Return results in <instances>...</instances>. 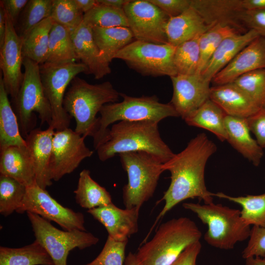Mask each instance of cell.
<instances>
[{"instance_id":"484cf974","label":"cell","mask_w":265,"mask_h":265,"mask_svg":"<svg viewBox=\"0 0 265 265\" xmlns=\"http://www.w3.org/2000/svg\"><path fill=\"white\" fill-rule=\"evenodd\" d=\"M211 27L190 6L181 14L169 18L165 29L168 43L177 47L201 35Z\"/></svg>"},{"instance_id":"681fc988","label":"cell","mask_w":265,"mask_h":265,"mask_svg":"<svg viewBox=\"0 0 265 265\" xmlns=\"http://www.w3.org/2000/svg\"><path fill=\"white\" fill-rule=\"evenodd\" d=\"M244 10H265V0H242Z\"/></svg>"},{"instance_id":"f907efd6","label":"cell","mask_w":265,"mask_h":265,"mask_svg":"<svg viewBox=\"0 0 265 265\" xmlns=\"http://www.w3.org/2000/svg\"><path fill=\"white\" fill-rule=\"evenodd\" d=\"M74 1L84 14L98 4L97 0H74Z\"/></svg>"},{"instance_id":"9a60e30c","label":"cell","mask_w":265,"mask_h":265,"mask_svg":"<svg viewBox=\"0 0 265 265\" xmlns=\"http://www.w3.org/2000/svg\"><path fill=\"white\" fill-rule=\"evenodd\" d=\"M5 16L6 33L3 45L0 49V68L5 89L13 99L16 97L23 80L22 66L24 56L22 39L6 13Z\"/></svg>"},{"instance_id":"db71d44e","label":"cell","mask_w":265,"mask_h":265,"mask_svg":"<svg viewBox=\"0 0 265 265\" xmlns=\"http://www.w3.org/2000/svg\"><path fill=\"white\" fill-rule=\"evenodd\" d=\"M245 260V265H265V257H251Z\"/></svg>"},{"instance_id":"ba28073f","label":"cell","mask_w":265,"mask_h":265,"mask_svg":"<svg viewBox=\"0 0 265 265\" xmlns=\"http://www.w3.org/2000/svg\"><path fill=\"white\" fill-rule=\"evenodd\" d=\"M128 176L123 187L125 208H141L154 195L162 173V163L154 156L143 151L118 155Z\"/></svg>"},{"instance_id":"f1b7e54d","label":"cell","mask_w":265,"mask_h":265,"mask_svg":"<svg viewBox=\"0 0 265 265\" xmlns=\"http://www.w3.org/2000/svg\"><path fill=\"white\" fill-rule=\"evenodd\" d=\"M226 114L210 98L184 120L189 126L213 133L220 141H227L224 119Z\"/></svg>"},{"instance_id":"f546056e","label":"cell","mask_w":265,"mask_h":265,"mask_svg":"<svg viewBox=\"0 0 265 265\" xmlns=\"http://www.w3.org/2000/svg\"><path fill=\"white\" fill-rule=\"evenodd\" d=\"M0 265H55L37 240L19 248L0 246Z\"/></svg>"},{"instance_id":"7402d4cb","label":"cell","mask_w":265,"mask_h":265,"mask_svg":"<svg viewBox=\"0 0 265 265\" xmlns=\"http://www.w3.org/2000/svg\"><path fill=\"white\" fill-rule=\"evenodd\" d=\"M191 6L210 26L217 24H227L245 32L239 21L240 13L244 10L242 0H191Z\"/></svg>"},{"instance_id":"bcb514c9","label":"cell","mask_w":265,"mask_h":265,"mask_svg":"<svg viewBox=\"0 0 265 265\" xmlns=\"http://www.w3.org/2000/svg\"><path fill=\"white\" fill-rule=\"evenodd\" d=\"M169 17L177 16L191 6V0H149Z\"/></svg>"},{"instance_id":"4fadbf2b","label":"cell","mask_w":265,"mask_h":265,"mask_svg":"<svg viewBox=\"0 0 265 265\" xmlns=\"http://www.w3.org/2000/svg\"><path fill=\"white\" fill-rule=\"evenodd\" d=\"M123 9L135 40L168 43L165 29L170 17L160 8L149 0H130Z\"/></svg>"},{"instance_id":"b9f144b4","label":"cell","mask_w":265,"mask_h":265,"mask_svg":"<svg viewBox=\"0 0 265 265\" xmlns=\"http://www.w3.org/2000/svg\"><path fill=\"white\" fill-rule=\"evenodd\" d=\"M128 242L118 241L108 236L98 256L92 262L83 265H124Z\"/></svg>"},{"instance_id":"4316f807","label":"cell","mask_w":265,"mask_h":265,"mask_svg":"<svg viewBox=\"0 0 265 265\" xmlns=\"http://www.w3.org/2000/svg\"><path fill=\"white\" fill-rule=\"evenodd\" d=\"M26 146L18 119L0 77V151L10 146Z\"/></svg>"},{"instance_id":"11a10c76","label":"cell","mask_w":265,"mask_h":265,"mask_svg":"<svg viewBox=\"0 0 265 265\" xmlns=\"http://www.w3.org/2000/svg\"><path fill=\"white\" fill-rule=\"evenodd\" d=\"M124 265H137L134 254L130 252L126 257Z\"/></svg>"},{"instance_id":"8fae6325","label":"cell","mask_w":265,"mask_h":265,"mask_svg":"<svg viewBox=\"0 0 265 265\" xmlns=\"http://www.w3.org/2000/svg\"><path fill=\"white\" fill-rule=\"evenodd\" d=\"M39 65L44 93L52 110V121L49 127L55 131L68 128L72 118L63 107L66 90L78 74H87V68L82 63L76 62L62 65L44 63Z\"/></svg>"},{"instance_id":"ee69618b","label":"cell","mask_w":265,"mask_h":265,"mask_svg":"<svg viewBox=\"0 0 265 265\" xmlns=\"http://www.w3.org/2000/svg\"><path fill=\"white\" fill-rule=\"evenodd\" d=\"M239 21L243 26L265 37V10H243L239 16Z\"/></svg>"},{"instance_id":"3957f363","label":"cell","mask_w":265,"mask_h":265,"mask_svg":"<svg viewBox=\"0 0 265 265\" xmlns=\"http://www.w3.org/2000/svg\"><path fill=\"white\" fill-rule=\"evenodd\" d=\"M70 84L63 100L64 108L75 119L77 133L85 138L93 137L98 129L97 113L104 105L117 102L120 92L109 81L93 84L76 77Z\"/></svg>"},{"instance_id":"8d00e7d4","label":"cell","mask_w":265,"mask_h":265,"mask_svg":"<svg viewBox=\"0 0 265 265\" xmlns=\"http://www.w3.org/2000/svg\"><path fill=\"white\" fill-rule=\"evenodd\" d=\"M83 23L91 27H129L127 18L123 8H114L99 2L96 6L84 14Z\"/></svg>"},{"instance_id":"60d3db41","label":"cell","mask_w":265,"mask_h":265,"mask_svg":"<svg viewBox=\"0 0 265 265\" xmlns=\"http://www.w3.org/2000/svg\"><path fill=\"white\" fill-rule=\"evenodd\" d=\"M232 83L243 90L259 107H265V69L245 74Z\"/></svg>"},{"instance_id":"30bf717a","label":"cell","mask_w":265,"mask_h":265,"mask_svg":"<svg viewBox=\"0 0 265 265\" xmlns=\"http://www.w3.org/2000/svg\"><path fill=\"white\" fill-rule=\"evenodd\" d=\"M176 47L135 40L115 55L143 76L158 77L178 75L174 63Z\"/></svg>"},{"instance_id":"cb8c5ba5","label":"cell","mask_w":265,"mask_h":265,"mask_svg":"<svg viewBox=\"0 0 265 265\" xmlns=\"http://www.w3.org/2000/svg\"><path fill=\"white\" fill-rule=\"evenodd\" d=\"M254 30L237 34L225 39L214 51L201 73L211 82L214 76L225 67L235 56L254 39L259 36Z\"/></svg>"},{"instance_id":"816d5d0a","label":"cell","mask_w":265,"mask_h":265,"mask_svg":"<svg viewBox=\"0 0 265 265\" xmlns=\"http://www.w3.org/2000/svg\"><path fill=\"white\" fill-rule=\"evenodd\" d=\"M6 33V16L3 8L0 6V49L2 48Z\"/></svg>"},{"instance_id":"7c38bea8","label":"cell","mask_w":265,"mask_h":265,"mask_svg":"<svg viewBox=\"0 0 265 265\" xmlns=\"http://www.w3.org/2000/svg\"><path fill=\"white\" fill-rule=\"evenodd\" d=\"M16 212L35 213L49 221H54L66 231H86L82 213L63 206L36 183L26 186L22 203Z\"/></svg>"},{"instance_id":"8992f818","label":"cell","mask_w":265,"mask_h":265,"mask_svg":"<svg viewBox=\"0 0 265 265\" xmlns=\"http://www.w3.org/2000/svg\"><path fill=\"white\" fill-rule=\"evenodd\" d=\"M184 209L195 213L208 226L204 239L211 246L223 250L233 249L237 243L248 238L251 228L240 215V211L221 204L184 203Z\"/></svg>"},{"instance_id":"f35d334b","label":"cell","mask_w":265,"mask_h":265,"mask_svg":"<svg viewBox=\"0 0 265 265\" xmlns=\"http://www.w3.org/2000/svg\"><path fill=\"white\" fill-rule=\"evenodd\" d=\"M26 186L17 180L0 175V213L7 216L21 206Z\"/></svg>"},{"instance_id":"ac0fdd59","label":"cell","mask_w":265,"mask_h":265,"mask_svg":"<svg viewBox=\"0 0 265 265\" xmlns=\"http://www.w3.org/2000/svg\"><path fill=\"white\" fill-rule=\"evenodd\" d=\"M265 69V37L259 36L241 50L212 81L216 85L233 82L250 72Z\"/></svg>"},{"instance_id":"9f6ffc18","label":"cell","mask_w":265,"mask_h":265,"mask_svg":"<svg viewBox=\"0 0 265 265\" xmlns=\"http://www.w3.org/2000/svg\"></svg>"},{"instance_id":"7bdbcfd3","label":"cell","mask_w":265,"mask_h":265,"mask_svg":"<svg viewBox=\"0 0 265 265\" xmlns=\"http://www.w3.org/2000/svg\"><path fill=\"white\" fill-rule=\"evenodd\" d=\"M265 257V227L253 226L248 243L242 252V257Z\"/></svg>"},{"instance_id":"e575fe53","label":"cell","mask_w":265,"mask_h":265,"mask_svg":"<svg viewBox=\"0 0 265 265\" xmlns=\"http://www.w3.org/2000/svg\"><path fill=\"white\" fill-rule=\"evenodd\" d=\"M244 33L227 24H217L200 35V61L198 73L201 74L212 53L221 43L228 37Z\"/></svg>"},{"instance_id":"f6af8a7d","label":"cell","mask_w":265,"mask_h":265,"mask_svg":"<svg viewBox=\"0 0 265 265\" xmlns=\"http://www.w3.org/2000/svg\"><path fill=\"white\" fill-rule=\"evenodd\" d=\"M251 132L256 138L259 145L265 148V107L260 108L257 112L246 118Z\"/></svg>"},{"instance_id":"44dd1931","label":"cell","mask_w":265,"mask_h":265,"mask_svg":"<svg viewBox=\"0 0 265 265\" xmlns=\"http://www.w3.org/2000/svg\"><path fill=\"white\" fill-rule=\"evenodd\" d=\"M209 98L226 115L231 116L247 118L261 108L233 83L211 87Z\"/></svg>"},{"instance_id":"52a82bcc","label":"cell","mask_w":265,"mask_h":265,"mask_svg":"<svg viewBox=\"0 0 265 265\" xmlns=\"http://www.w3.org/2000/svg\"><path fill=\"white\" fill-rule=\"evenodd\" d=\"M23 81L15 98L12 99V108L16 115L21 134L25 138L35 129L36 117L38 114L41 125H51L52 114L50 104L44 91L41 80L40 65L27 58L23 60Z\"/></svg>"},{"instance_id":"1f68e13d","label":"cell","mask_w":265,"mask_h":265,"mask_svg":"<svg viewBox=\"0 0 265 265\" xmlns=\"http://www.w3.org/2000/svg\"><path fill=\"white\" fill-rule=\"evenodd\" d=\"M53 23L51 17L47 18L21 38L24 58H29L39 65L45 63L50 32Z\"/></svg>"},{"instance_id":"277c9868","label":"cell","mask_w":265,"mask_h":265,"mask_svg":"<svg viewBox=\"0 0 265 265\" xmlns=\"http://www.w3.org/2000/svg\"><path fill=\"white\" fill-rule=\"evenodd\" d=\"M202 233L186 217L162 223L153 238L143 243L134 254L137 265H169L189 245L200 241Z\"/></svg>"},{"instance_id":"d6986e66","label":"cell","mask_w":265,"mask_h":265,"mask_svg":"<svg viewBox=\"0 0 265 265\" xmlns=\"http://www.w3.org/2000/svg\"><path fill=\"white\" fill-rule=\"evenodd\" d=\"M55 130L50 127L45 130L35 129L25 138L35 173L36 184L43 189L52 185L50 163Z\"/></svg>"},{"instance_id":"5bb4252c","label":"cell","mask_w":265,"mask_h":265,"mask_svg":"<svg viewBox=\"0 0 265 265\" xmlns=\"http://www.w3.org/2000/svg\"><path fill=\"white\" fill-rule=\"evenodd\" d=\"M85 137L69 128L55 131L53 139L50 176L58 181L64 175L73 172L84 159L93 152L88 148Z\"/></svg>"},{"instance_id":"4dcf8cb0","label":"cell","mask_w":265,"mask_h":265,"mask_svg":"<svg viewBox=\"0 0 265 265\" xmlns=\"http://www.w3.org/2000/svg\"><path fill=\"white\" fill-rule=\"evenodd\" d=\"M77 60L71 32L63 26L53 22L50 32L45 63L62 65L74 62Z\"/></svg>"},{"instance_id":"f5cc1de1","label":"cell","mask_w":265,"mask_h":265,"mask_svg":"<svg viewBox=\"0 0 265 265\" xmlns=\"http://www.w3.org/2000/svg\"><path fill=\"white\" fill-rule=\"evenodd\" d=\"M130 0H97L98 2L106 6L117 8H123L125 5Z\"/></svg>"},{"instance_id":"74e56055","label":"cell","mask_w":265,"mask_h":265,"mask_svg":"<svg viewBox=\"0 0 265 265\" xmlns=\"http://www.w3.org/2000/svg\"><path fill=\"white\" fill-rule=\"evenodd\" d=\"M200 35L176 47L174 63L178 75L198 73L200 61Z\"/></svg>"},{"instance_id":"ffe728a7","label":"cell","mask_w":265,"mask_h":265,"mask_svg":"<svg viewBox=\"0 0 265 265\" xmlns=\"http://www.w3.org/2000/svg\"><path fill=\"white\" fill-rule=\"evenodd\" d=\"M71 34L77 60L87 67V74L98 80L111 73L110 63L103 58L95 42L91 26L83 22Z\"/></svg>"},{"instance_id":"ab89813d","label":"cell","mask_w":265,"mask_h":265,"mask_svg":"<svg viewBox=\"0 0 265 265\" xmlns=\"http://www.w3.org/2000/svg\"><path fill=\"white\" fill-rule=\"evenodd\" d=\"M83 16L74 0H53L51 18L71 33L83 23Z\"/></svg>"},{"instance_id":"d4e9b609","label":"cell","mask_w":265,"mask_h":265,"mask_svg":"<svg viewBox=\"0 0 265 265\" xmlns=\"http://www.w3.org/2000/svg\"><path fill=\"white\" fill-rule=\"evenodd\" d=\"M224 124L227 141L254 166H258L264 155L263 149L251 136L246 118L226 115Z\"/></svg>"},{"instance_id":"836d02e7","label":"cell","mask_w":265,"mask_h":265,"mask_svg":"<svg viewBox=\"0 0 265 265\" xmlns=\"http://www.w3.org/2000/svg\"><path fill=\"white\" fill-rule=\"evenodd\" d=\"M215 196L241 206L240 215L247 225L265 227V193L234 197L219 192L215 193Z\"/></svg>"},{"instance_id":"c3c4849f","label":"cell","mask_w":265,"mask_h":265,"mask_svg":"<svg viewBox=\"0 0 265 265\" xmlns=\"http://www.w3.org/2000/svg\"><path fill=\"white\" fill-rule=\"evenodd\" d=\"M28 0H2L0 6L9 16L14 27Z\"/></svg>"},{"instance_id":"d590c367","label":"cell","mask_w":265,"mask_h":265,"mask_svg":"<svg viewBox=\"0 0 265 265\" xmlns=\"http://www.w3.org/2000/svg\"><path fill=\"white\" fill-rule=\"evenodd\" d=\"M53 0H29L23 10L15 26L22 38L31 28L45 19L51 17Z\"/></svg>"},{"instance_id":"5b68a950","label":"cell","mask_w":265,"mask_h":265,"mask_svg":"<svg viewBox=\"0 0 265 265\" xmlns=\"http://www.w3.org/2000/svg\"><path fill=\"white\" fill-rule=\"evenodd\" d=\"M120 95L122 101L106 104L99 112L98 131L93 137L96 150L108 140V127L116 122L151 120L159 123L167 117H180L170 103H160L156 95L132 97L122 93Z\"/></svg>"},{"instance_id":"7a4b0ae2","label":"cell","mask_w":265,"mask_h":265,"mask_svg":"<svg viewBox=\"0 0 265 265\" xmlns=\"http://www.w3.org/2000/svg\"><path fill=\"white\" fill-rule=\"evenodd\" d=\"M159 123L151 120L114 123L110 129L108 140L96 150L99 159L105 161L116 154L143 151L165 163L175 154L161 138Z\"/></svg>"},{"instance_id":"7dc6e473","label":"cell","mask_w":265,"mask_h":265,"mask_svg":"<svg viewBox=\"0 0 265 265\" xmlns=\"http://www.w3.org/2000/svg\"><path fill=\"white\" fill-rule=\"evenodd\" d=\"M201 247L200 241L189 245L169 265H196L197 258L201 251Z\"/></svg>"},{"instance_id":"603a6c76","label":"cell","mask_w":265,"mask_h":265,"mask_svg":"<svg viewBox=\"0 0 265 265\" xmlns=\"http://www.w3.org/2000/svg\"><path fill=\"white\" fill-rule=\"evenodd\" d=\"M0 152V175L12 178L26 186L36 183L33 162L27 146H10Z\"/></svg>"},{"instance_id":"83f0119b","label":"cell","mask_w":265,"mask_h":265,"mask_svg":"<svg viewBox=\"0 0 265 265\" xmlns=\"http://www.w3.org/2000/svg\"><path fill=\"white\" fill-rule=\"evenodd\" d=\"M93 36L103 58L110 63L116 54L132 42L133 35L128 27H92Z\"/></svg>"},{"instance_id":"6da1fadb","label":"cell","mask_w":265,"mask_h":265,"mask_svg":"<svg viewBox=\"0 0 265 265\" xmlns=\"http://www.w3.org/2000/svg\"><path fill=\"white\" fill-rule=\"evenodd\" d=\"M216 149L215 144L205 133H201L191 139L183 151L162 164L163 170L170 173L171 182L161 200L164 201V205L149 233L167 212L184 200L197 198L205 204L213 202L215 193L207 188L205 170L207 161Z\"/></svg>"},{"instance_id":"9c48e42d","label":"cell","mask_w":265,"mask_h":265,"mask_svg":"<svg viewBox=\"0 0 265 265\" xmlns=\"http://www.w3.org/2000/svg\"><path fill=\"white\" fill-rule=\"evenodd\" d=\"M36 240L44 248L55 265H67L70 252L75 248L83 249L96 244L99 238L86 231H62L49 221L35 213L26 212Z\"/></svg>"},{"instance_id":"e0dca14e","label":"cell","mask_w":265,"mask_h":265,"mask_svg":"<svg viewBox=\"0 0 265 265\" xmlns=\"http://www.w3.org/2000/svg\"><path fill=\"white\" fill-rule=\"evenodd\" d=\"M139 211L137 208L120 209L111 203L87 212L103 225L108 236L118 241H126L138 230Z\"/></svg>"},{"instance_id":"2e32d148","label":"cell","mask_w":265,"mask_h":265,"mask_svg":"<svg viewBox=\"0 0 265 265\" xmlns=\"http://www.w3.org/2000/svg\"><path fill=\"white\" fill-rule=\"evenodd\" d=\"M173 88L170 103L185 119L210 98V82L201 74L177 75L170 77Z\"/></svg>"},{"instance_id":"d6a6232c","label":"cell","mask_w":265,"mask_h":265,"mask_svg":"<svg viewBox=\"0 0 265 265\" xmlns=\"http://www.w3.org/2000/svg\"><path fill=\"white\" fill-rule=\"evenodd\" d=\"M74 193L77 203L88 210L112 203L109 192L91 178L88 169L80 172Z\"/></svg>"}]
</instances>
